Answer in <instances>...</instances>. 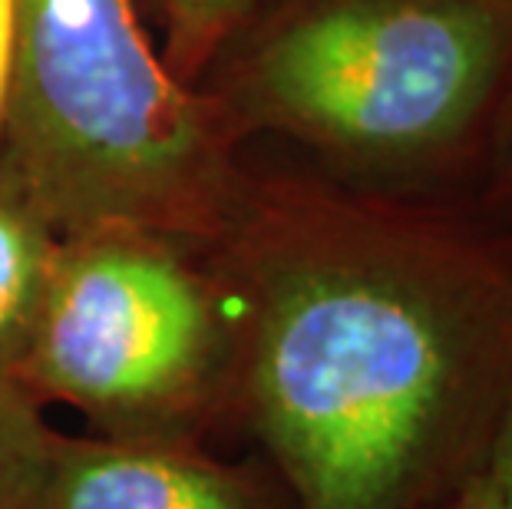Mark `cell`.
I'll return each mask as SVG.
<instances>
[{
  "mask_svg": "<svg viewBox=\"0 0 512 509\" xmlns=\"http://www.w3.org/2000/svg\"><path fill=\"white\" fill-rule=\"evenodd\" d=\"M10 63H14V0H0V129H4Z\"/></svg>",
  "mask_w": 512,
  "mask_h": 509,
  "instance_id": "obj_11",
  "label": "cell"
},
{
  "mask_svg": "<svg viewBox=\"0 0 512 509\" xmlns=\"http://www.w3.org/2000/svg\"><path fill=\"white\" fill-rule=\"evenodd\" d=\"M60 238L14 162L0 153V367L10 374L24 357Z\"/></svg>",
  "mask_w": 512,
  "mask_h": 509,
  "instance_id": "obj_6",
  "label": "cell"
},
{
  "mask_svg": "<svg viewBox=\"0 0 512 509\" xmlns=\"http://www.w3.org/2000/svg\"><path fill=\"white\" fill-rule=\"evenodd\" d=\"M470 205L483 219L512 229V77L503 90V100L496 106L483 169H479Z\"/></svg>",
  "mask_w": 512,
  "mask_h": 509,
  "instance_id": "obj_9",
  "label": "cell"
},
{
  "mask_svg": "<svg viewBox=\"0 0 512 509\" xmlns=\"http://www.w3.org/2000/svg\"><path fill=\"white\" fill-rule=\"evenodd\" d=\"M486 476H489V486H493L496 509H512V407L503 420V427L496 433L493 453H489V463H486Z\"/></svg>",
  "mask_w": 512,
  "mask_h": 509,
  "instance_id": "obj_10",
  "label": "cell"
},
{
  "mask_svg": "<svg viewBox=\"0 0 512 509\" xmlns=\"http://www.w3.org/2000/svg\"><path fill=\"white\" fill-rule=\"evenodd\" d=\"M235 321L209 252L103 225L60 238L17 381L100 437L202 443L232 424Z\"/></svg>",
  "mask_w": 512,
  "mask_h": 509,
  "instance_id": "obj_4",
  "label": "cell"
},
{
  "mask_svg": "<svg viewBox=\"0 0 512 509\" xmlns=\"http://www.w3.org/2000/svg\"><path fill=\"white\" fill-rule=\"evenodd\" d=\"M512 77V0H268L192 86L235 146L351 189L470 202Z\"/></svg>",
  "mask_w": 512,
  "mask_h": 509,
  "instance_id": "obj_2",
  "label": "cell"
},
{
  "mask_svg": "<svg viewBox=\"0 0 512 509\" xmlns=\"http://www.w3.org/2000/svg\"><path fill=\"white\" fill-rule=\"evenodd\" d=\"M0 153L60 235L129 225L205 248L245 179L242 146L162 63L143 0H14Z\"/></svg>",
  "mask_w": 512,
  "mask_h": 509,
  "instance_id": "obj_3",
  "label": "cell"
},
{
  "mask_svg": "<svg viewBox=\"0 0 512 509\" xmlns=\"http://www.w3.org/2000/svg\"><path fill=\"white\" fill-rule=\"evenodd\" d=\"M24 509H294L275 470L202 443L57 433Z\"/></svg>",
  "mask_w": 512,
  "mask_h": 509,
  "instance_id": "obj_5",
  "label": "cell"
},
{
  "mask_svg": "<svg viewBox=\"0 0 512 509\" xmlns=\"http://www.w3.org/2000/svg\"><path fill=\"white\" fill-rule=\"evenodd\" d=\"M232 424L294 509H443L512 407V229L470 202L252 169L205 245Z\"/></svg>",
  "mask_w": 512,
  "mask_h": 509,
  "instance_id": "obj_1",
  "label": "cell"
},
{
  "mask_svg": "<svg viewBox=\"0 0 512 509\" xmlns=\"http://www.w3.org/2000/svg\"><path fill=\"white\" fill-rule=\"evenodd\" d=\"M43 404L0 367V509H24L47 463L57 430L43 420Z\"/></svg>",
  "mask_w": 512,
  "mask_h": 509,
  "instance_id": "obj_8",
  "label": "cell"
},
{
  "mask_svg": "<svg viewBox=\"0 0 512 509\" xmlns=\"http://www.w3.org/2000/svg\"><path fill=\"white\" fill-rule=\"evenodd\" d=\"M268 0H143L146 24L159 30V57L185 86H195L205 67Z\"/></svg>",
  "mask_w": 512,
  "mask_h": 509,
  "instance_id": "obj_7",
  "label": "cell"
},
{
  "mask_svg": "<svg viewBox=\"0 0 512 509\" xmlns=\"http://www.w3.org/2000/svg\"><path fill=\"white\" fill-rule=\"evenodd\" d=\"M443 509H496V500H493V486H489V476L486 470H479L470 483L463 486L460 493L453 496L450 503Z\"/></svg>",
  "mask_w": 512,
  "mask_h": 509,
  "instance_id": "obj_12",
  "label": "cell"
}]
</instances>
